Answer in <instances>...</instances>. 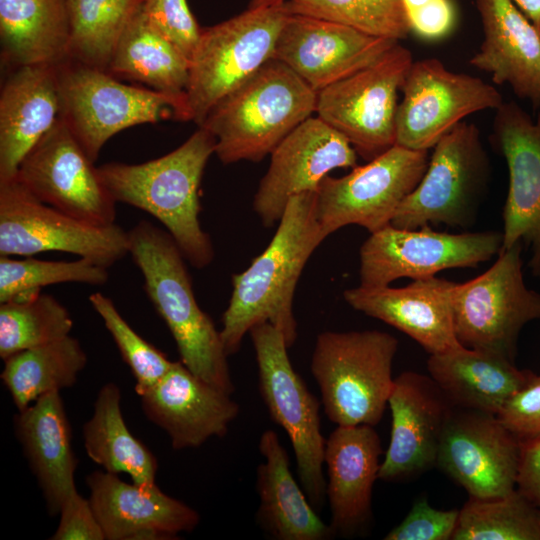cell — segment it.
<instances>
[{"label":"cell","instance_id":"1","mask_svg":"<svg viewBox=\"0 0 540 540\" xmlns=\"http://www.w3.org/2000/svg\"><path fill=\"white\" fill-rule=\"evenodd\" d=\"M315 200L316 191L291 197L268 246L246 270L233 275L220 330L228 356L239 350L252 327L265 322L282 332L288 348L295 343L296 285L308 259L328 237L316 217Z\"/></svg>","mask_w":540,"mask_h":540},{"label":"cell","instance_id":"2","mask_svg":"<svg viewBox=\"0 0 540 540\" xmlns=\"http://www.w3.org/2000/svg\"><path fill=\"white\" fill-rule=\"evenodd\" d=\"M215 154V138L198 129L175 150L140 163L111 162L98 176L116 202L156 218L178 245L186 261L202 269L214 258L209 235L199 220V190L206 164Z\"/></svg>","mask_w":540,"mask_h":540},{"label":"cell","instance_id":"3","mask_svg":"<svg viewBox=\"0 0 540 540\" xmlns=\"http://www.w3.org/2000/svg\"><path fill=\"white\" fill-rule=\"evenodd\" d=\"M129 254L146 293L177 345L180 361L197 377L229 394L234 391L220 331L195 298L186 259L166 230L146 220L130 231Z\"/></svg>","mask_w":540,"mask_h":540},{"label":"cell","instance_id":"4","mask_svg":"<svg viewBox=\"0 0 540 540\" xmlns=\"http://www.w3.org/2000/svg\"><path fill=\"white\" fill-rule=\"evenodd\" d=\"M317 92L284 63L271 59L217 103L201 127L215 138L223 164L258 162L316 112Z\"/></svg>","mask_w":540,"mask_h":540},{"label":"cell","instance_id":"5","mask_svg":"<svg viewBox=\"0 0 540 540\" xmlns=\"http://www.w3.org/2000/svg\"><path fill=\"white\" fill-rule=\"evenodd\" d=\"M398 340L378 330L317 336L311 372L324 412L337 426L377 425L393 386L392 365Z\"/></svg>","mask_w":540,"mask_h":540},{"label":"cell","instance_id":"6","mask_svg":"<svg viewBox=\"0 0 540 540\" xmlns=\"http://www.w3.org/2000/svg\"><path fill=\"white\" fill-rule=\"evenodd\" d=\"M283 3L247 8L201 30L189 60L184 121L201 126L211 109L273 58L288 18Z\"/></svg>","mask_w":540,"mask_h":540},{"label":"cell","instance_id":"7","mask_svg":"<svg viewBox=\"0 0 540 540\" xmlns=\"http://www.w3.org/2000/svg\"><path fill=\"white\" fill-rule=\"evenodd\" d=\"M59 115L89 159L120 131L166 119L183 121V104L152 89L127 85L107 71L69 59L56 66Z\"/></svg>","mask_w":540,"mask_h":540},{"label":"cell","instance_id":"8","mask_svg":"<svg viewBox=\"0 0 540 540\" xmlns=\"http://www.w3.org/2000/svg\"><path fill=\"white\" fill-rule=\"evenodd\" d=\"M432 149L423 177L403 200L391 225L468 228L475 223L491 174L480 130L462 121Z\"/></svg>","mask_w":540,"mask_h":540},{"label":"cell","instance_id":"9","mask_svg":"<svg viewBox=\"0 0 540 540\" xmlns=\"http://www.w3.org/2000/svg\"><path fill=\"white\" fill-rule=\"evenodd\" d=\"M522 242L503 249L484 273L454 283L452 311L458 341L466 348L514 361L522 328L540 319V293L523 279Z\"/></svg>","mask_w":540,"mask_h":540},{"label":"cell","instance_id":"10","mask_svg":"<svg viewBox=\"0 0 540 540\" xmlns=\"http://www.w3.org/2000/svg\"><path fill=\"white\" fill-rule=\"evenodd\" d=\"M258 365L259 390L272 420L287 433L302 488L314 508L326 494L323 475L326 440L320 403L294 370L280 330L265 322L249 331Z\"/></svg>","mask_w":540,"mask_h":540},{"label":"cell","instance_id":"11","mask_svg":"<svg viewBox=\"0 0 540 540\" xmlns=\"http://www.w3.org/2000/svg\"><path fill=\"white\" fill-rule=\"evenodd\" d=\"M413 61L396 43L373 64L317 92L316 116L372 160L395 145L398 92Z\"/></svg>","mask_w":540,"mask_h":540},{"label":"cell","instance_id":"12","mask_svg":"<svg viewBox=\"0 0 540 540\" xmlns=\"http://www.w3.org/2000/svg\"><path fill=\"white\" fill-rule=\"evenodd\" d=\"M428 161V150L394 145L345 176H326L315 200L324 233L329 236L347 225L373 233L391 224L403 200L423 177Z\"/></svg>","mask_w":540,"mask_h":540},{"label":"cell","instance_id":"13","mask_svg":"<svg viewBox=\"0 0 540 540\" xmlns=\"http://www.w3.org/2000/svg\"><path fill=\"white\" fill-rule=\"evenodd\" d=\"M62 251L110 267L129 254L128 231L94 225L45 204L16 178L0 181V256Z\"/></svg>","mask_w":540,"mask_h":540},{"label":"cell","instance_id":"14","mask_svg":"<svg viewBox=\"0 0 540 540\" xmlns=\"http://www.w3.org/2000/svg\"><path fill=\"white\" fill-rule=\"evenodd\" d=\"M502 243V232L497 231L453 234L389 224L370 233L360 248V285L383 287L401 278L418 280L447 269L474 268L498 255Z\"/></svg>","mask_w":540,"mask_h":540},{"label":"cell","instance_id":"15","mask_svg":"<svg viewBox=\"0 0 540 540\" xmlns=\"http://www.w3.org/2000/svg\"><path fill=\"white\" fill-rule=\"evenodd\" d=\"M401 92L395 145L412 150L429 151L468 115L504 103L494 86L452 72L436 58L413 61Z\"/></svg>","mask_w":540,"mask_h":540},{"label":"cell","instance_id":"16","mask_svg":"<svg viewBox=\"0 0 540 540\" xmlns=\"http://www.w3.org/2000/svg\"><path fill=\"white\" fill-rule=\"evenodd\" d=\"M15 178L38 200L69 216L94 225L116 223L117 202L60 118L25 155Z\"/></svg>","mask_w":540,"mask_h":540},{"label":"cell","instance_id":"17","mask_svg":"<svg viewBox=\"0 0 540 540\" xmlns=\"http://www.w3.org/2000/svg\"><path fill=\"white\" fill-rule=\"evenodd\" d=\"M520 457L521 441L497 415L454 406L436 465L469 497L486 499L516 488Z\"/></svg>","mask_w":540,"mask_h":540},{"label":"cell","instance_id":"18","mask_svg":"<svg viewBox=\"0 0 540 540\" xmlns=\"http://www.w3.org/2000/svg\"><path fill=\"white\" fill-rule=\"evenodd\" d=\"M355 149L334 128L311 116L289 133L270 153V164L260 180L253 209L266 227L281 219L291 197L316 191L338 168H354Z\"/></svg>","mask_w":540,"mask_h":540},{"label":"cell","instance_id":"19","mask_svg":"<svg viewBox=\"0 0 540 540\" xmlns=\"http://www.w3.org/2000/svg\"><path fill=\"white\" fill-rule=\"evenodd\" d=\"M491 142L509 173L501 250L522 242L531 250L532 274L540 277V115L534 122L517 103L504 102L495 110Z\"/></svg>","mask_w":540,"mask_h":540},{"label":"cell","instance_id":"20","mask_svg":"<svg viewBox=\"0 0 540 540\" xmlns=\"http://www.w3.org/2000/svg\"><path fill=\"white\" fill-rule=\"evenodd\" d=\"M396 43L325 19L289 14L273 59L319 92L373 64Z\"/></svg>","mask_w":540,"mask_h":540},{"label":"cell","instance_id":"21","mask_svg":"<svg viewBox=\"0 0 540 540\" xmlns=\"http://www.w3.org/2000/svg\"><path fill=\"white\" fill-rule=\"evenodd\" d=\"M388 405L391 436L378 478L391 482L414 477L436 465L454 405L430 376L412 371L394 378Z\"/></svg>","mask_w":540,"mask_h":540},{"label":"cell","instance_id":"22","mask_svg":"<svg viewBox=\"0 0 540 540\" xmlns=\"http://www.w3.org/2000/svg\"><path fill=\"white\" fill-rule=\"evenodd\" d=\"M89 501L108 540H166L191 532L199 514L156 484H129L117 474L92 472Z\"/></svg>","mask_w":540,"mask_h":540},{"label":"cell","instance_id":"23","mask_svg":"<svg viewBox=\"0 0 540 540\" xmlns=\"http://www.w3.org/2000/svg\"><path fill=\"white\" fill-rule=\"evenodd\" d=\"M230 395L175 361L140 397L147 418L165 430L173 449L181 450L227 433L240 410Z\"/></svg>","mask_w":540,"mask_h":540},{"label":"cell","instance_id":"24","mask_svg":"<svg viewBox=\"0 0 540 540\" xmlns=\"http://www.w3.org/2000/svg\"><path fill=\"white\" fill-rule=\"evenodd\" d=\"M453 285L433 276L400 288L359 285L345 290L343 297L353 309L400 330L431 355L463 346L454 328Z\"/></svg>","mask_w":540,"mask_h":540},{"label":"cell","instance_id":"25","mask_svg":"<svg viewBox=\"0 0 540 540\" xmlns=\"http://www.w3.org/2000/svg\"><path fill=\"white\" fill-rule=\"evenodd\" d=\"M381 454L379 435L371 425L337 426L326 439V495L335 535L354 536L368 526Z\"/></svg>","mask_w":540,"mask_h":540},{"label":"cell","instance_id":"26","mask_svg":"<svg viewBox=\"0 0 540 540\" xmlns=\"http://www.w3.org/2000/svg\"><path fill=\"white\" fill-rule=\"evenodd\" d=\"M484 39L470 64L540 106V32L512 0H476Z\"/></svg>","mask_w":540,"mask_h":540},{"label":"cell","instance_id":"27","mask_svg":"<svg viewBox=\"0 0 540 540\" xmlns=\"http://www.w3.org/2000/svg\"><path fill=\"white\" fill-rule=\"evenodd\" d=\"M58 115L56 66L15 67L0 93V181L16 177L25 155Z\"/></svg>","mask_w":540,"mask_h":540},{"label":"cell","instance_id":"28","mask_svg":"<svg viewBox=\"0 0 540 540\" xmlns=\"http://www.w3.org/2000/svg\"><path fill=\"white\" fill-rule=\"evenodd\" d=\"M40 396L15 417V429L38 480L51 515L77 492V459L72 449L71 427L59 393Z\"/></svg>","mask_w":540,"mask_h":540},{"label":"cell","instance_id":"29","mask_svg":"<svg viewBox=\"0 0 540 540\" xmlns=\"http://www.w3.org/2000/svg\"><path fill=\"white\" fill-rule=\"evenodd\" d=\"M427 369L454 406L494 415L533 375L505 357L464 346L431 354Z\"/></svg>","mask_w":540,"mask_h":540},{"label":"cell","instance_id":"30","mask_svg":"<svg viewBox=\"0 0 540 540\" xmlns=\"http://www.w3.org/2000/svg\"><path fill=\"white\" fill-rule=\"evenodd\" d=\"M264 462L257 468L260 503L257 522L277 540H327L335 536L330 524L318 516L305 491L290 471L289 456L273 430L259 440Z\"/></svg>","mask_w":540,"mask_h":540},{"label":"cell","instance_id":"31","mask_svg":"<svg viewBox=\"0 0 540 540\" xmlns=\"http://www.w3.org/2000/svg\"><path fill=\"white\" fill-rule=\"evenodd\" d=\"M3 61L14 68L70 59L68 0H0Z\"/></svg>","mask_w":540,"mask_h":540},{"label":"cell","instance_id":"32","mask_svg":"<svg viewBox=\"0 0 540 540\" xmlns=\"http://www.w3.org/2000/svg\"><path fill=\"white\" fill-rule=\"evenodd\" d=\"M107 72L141 82L179 100L185 108L189 59L149 22L143 3L122 32Z\"/></svg>","mask_w":540,"mask_h":540},{"label":"cell","instance_id":"33","mask_svg":"<svg viewBox=\"0 0 540 540\" xmlns=\"http://www.w3.org/2000/svg\"><path fill=\"white\" fill-rule=\"evenodd\" d=\"M120 400L115 383H106L99 390L92 417L83 425L86 453L107 472L126 473L138 485H154L157 459L128 429Z\"/></svg>","mask_w":540,"mask_h":540},{"label":"cell","instance_id":"34","mask_svg":"<svg viewBox=\"0 0 540 540\" xmlns=\"http://www.w3.org/2000/svg\"><path fill=\"white\" fill-rule=\"evenodd\" d=\"M4 361L1 379L21 411L40 396L75 384L87 355L70 335L15 353Z\"/></svg>","mask_w":540,"mask_h":540},{"label":"cell","instance_id":"35","mask_svg":"<svg viewBox=\"0 0 540 540\" xmlns=\"http://www.w3.org/2000/svg\"><path fill=\"white\" fill-rule=\"evenodd\" d=\"M143 0H68L70 59L107 71L116 44Z\"/></svg>","mask_w":540,"mask_h":540},{"label":"cell","instance_id":"36","mask_svg":"<svg viewBox=\"0 0 540 540\" xmlns=\"http://www.w3.org/2000/svg\"><path fill=\"white\" fill-rule=\"evenodd\" d=\"M452 540H540V509L517 488L494 498L469 497Z\"/></svg>","mask_w":540,"mask_h":540},{"label":"cell","instance_id":"37","mask_svg":"<svg viewBox=\"0 0 540 540\" xmlns=\"http://www.w3.org/2000/svg\"><path fill=\"white\" fill-rule=\"evenodd\" d=\"M73 319L55 297L38 292L0 303V357L42 346L70 335Z\"/></svg>","mask_w":540,"mask_h":540},{"label":"cell","instance_id":"38","mask_svg":"<svg viewBox=\"0 0 540 540\" xmlns=\"http://www.w3.org/2000/svg\"><path fill=\"white\" fill-rule=\"evenodd\" d=\"M283 5L290 15L325 19L398 42L411 31L402 0H287Z\"/></svg>","mask_w":540,"mask_h":540},{"label":"cell","instance_id":"39","mask_svg":"<svg viewBox=\"0 0 540 540\" xmlns=\"http://www.w3.org/2000/svg\"><path fill=\"white\" fill-rule=\"evenodd\" d=\"M108 279V267L86 258L47 261L0 256V303L31 297L42 287L52 284L77 282L102 285Z\"/></svg>","mask_w":540,"mask_h":540},{"label":"cell","instance_id":"40","mask_svg":"<svg viewBox=\"0 0 540 540\" xmlns=\"http://www.w3.org/2000/svg\"><path fill=\"white\" fill-rule=\"evenodd\" d=\"M89 301L130 367L136 380L135 391L141 396L168 372L173 361L136 333L109 297L96 292L89 296Z\"/></svg>","mask_w":540,"mask_h":540},{"label":"cell","instance_id":"41","mask_svg":"<svg viewBox=\"0 0 540 540\" xmlns=\"http://www.w3.org/2000/svg\"><path fill=\"white\" fill-rule=\"evenodd\" d=\"M143 10L149 22L190 60L202 28L187 0H143Z\"/></svg>","mask_w":540,"mask_h":540},{"label":"cell","instance_id":"42","mask_svg":"<svg viewBox=\"0 0 540 540\" xmlns=\"http://www.w3.org/2000/svg\"><path fill=\"white\" fill-rule=\"evenodd\" d=\"M459 510H439L425 499L412 506L402 522L390 530L385 540H452Z\"/></svg>","mask_w":540,"mask_h":540},{"label":"cell","instance_id":"43","mask_svg":"<svg viewBox=\"0 0 540 540\" xmlns=\"http://www.w3.org/2000/svg\"><path fill=\"white\" fill-rule=\"evenodd\" d=\"M497 416L521 442L540 440V375L533 373Z\"/></svg>","mask_w":540,"mask_h":540},{"label":"cell","instance_id":"44","mask_svg":"<svg viewBox=\"0 0 540 540\" xmlns=\"http://www.w3.org/2000/svg\"><path fill=\"white\" fill-rule=\"evenodd\" d=\"M60 521L52 540H104L105 535L88 499L78 491L60 509Z\"/></svg>","mask_w":540,"mask_h":540},{"label":"cell","instance_id":"45","mask_svg":"<svg viewBox=\"0 0 540 540\" xmlns=\"http://www.w3.org/2000/svg\"><path fill=\"white\" fill-rule=\"evenodd\" d=\"M411 31L426 40H438L454 28L456 12L450 0H433L406 12Z\"/></svg>","mask_w":540,"mask_h":540},{"label":"cell","instance_id":"46","mask_svg":"<svg viewBox=\"0 0 540 540\" xmlns=\"http://www.w3.org/2000/svg\"><path fill=\"white\" fill-rule=\"evenodd\" d=\"M516 488L540 509V440L521 442Z\"/></svg>","mask_w":540,"mask_h":540},{"label":"cell","instance_id":"47","mask_svg":"<svg viewBox=\"0 0 540 540\" xmlns=\"http://www.w3.org/2000/svg\"><path fill=\"white\" fill-rule=\"evenodd\" d=\"M540 32V0H512Z\"/></svg>","mask_w":540,"mask_h":540},{"label":"cell","instance_id":"48","mask_svg":"<svg viewBox=\"0 0 540 540\" xmlns=\"http://www.w3.org/2000/svg\"><path fill=\"white\" fill-rule=\"evenodd\" d=\"M285 1L287 0H250L248 8L277 5L282 4Z\"/></svg>","mask_w":540,"mask_h":540},{"label":"cell","instance_id":"49","mask_svg":"<svg viewBox=\"0 0 540 540\" xmlns=\"http://www.w3.org/2000/svg\"><path fill=\"white\" fill-rule=\"evenodd\" d=\"M433 0H402L405 12L417 9Z\"/></svg>","mask_w":540,"mask_h":540},{"label":"cell","instance_id":"50","mask_svg":"<svg viewBox=\"0 0 540 540\" xmlns=\"http://www.w3.org/2000/svg\"><path fill=\"white\" fill-rule=\"evenodd\" d=\"M539 108H540V106H539ZM539 115H540V114H539Z\"/></svg>","mask_w":540,"mask_h":540}]
</instances>
